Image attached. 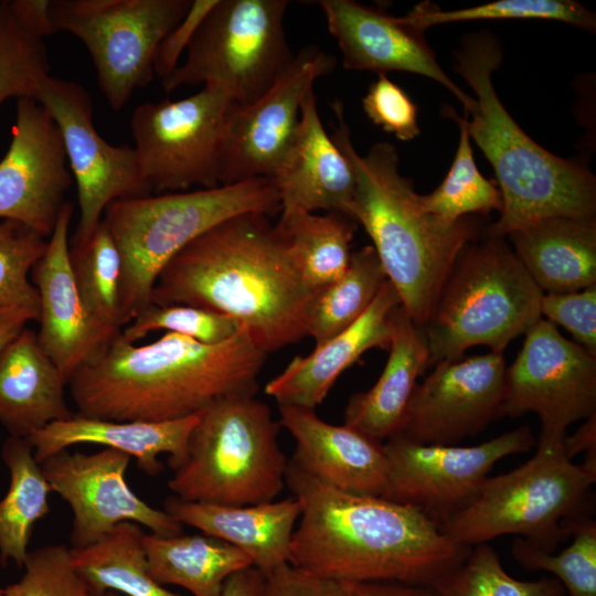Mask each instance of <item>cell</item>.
I'll return each instance as SVG.
<instances>
[{"mask_svg": "<svg viewBox=\"0 0 596 596\" xmlns=\"http://www.w3.org/2000/svg\"><path fill=\"white\" fill-rule=\"evenodd\" d=\"M286 485L300 504L289 564L308 574L430 587L471 550L417 507L334 488L291 460Z\"/></svg>", "mask_w": 596, "mask_h": 596, "instance_id": "cell-1", "label": "cell"}, {"mask_svg": "<svg viewBox=\"0 0 596 596\" xmlns=\"http://www.w3.org/2000/svg\"><path fill=\"white\" fill-rule=\"evenodd\" d=\"M312 292L270 216L252 212L217 223L177 253L156 280L151 304L232 317L268 354L306 336Z\"/></svg>", "mask_w": 596, "mask_h": 596, "instance_id": "cell-2", "label": "cell"}, {"mask_svg": "<svg viewBox=\"0 0 596 596\" xmlns=\"http://www.w3.org/2000/svg\"><path fill=\"white\" fill-rule=\"evenodd\" d=\"M266 356L244 327L216 344L172 332L136 344L119 332L74 372L68 385L76 413L83 416L173 421L227 396H255Z\"/></svg>", "mask_w": 596, "mask_h": 596, "instance_id": "cell-3", "label": "cell"}, {"mask_svg": "<svg viewBox=\"0 0 596 596\" xmlns=\"http://www.w3.org/2000/svg\"><path fill=\"white\" fill-rule=\"evenodd\" d=\"M332 110L337 126L331 138L355 178L349 216L366 231L402 308L423 328L457 257L479 237V222L470 216L447 222L427 212L413 182L400 173L395 147L377 142L359 155L342 103L336 100Z\"/></svg>", "mask_w": 596, "mask_h": 596, "instance_id": "cell-4", "label": "cell"}, {"mask_svg": "<svg viewBox=\"0 0 596 596\" xmlns=\"http://www.w3.org/2000/svg\"><path fill=\"white\" fill-rule=\"evenodd\" d=\"M455 71L475 93L464 118L473 140L492 166L501 194L500 217L483 235L504 237L536 221L566 216L595 219L596 179L581 163L538 145L510 116L492 84L502 62L499 42L488 32L468 36L456 53Z\"/></svg>", "mask_w": 596, "mask_h": 596, "instance_id": "cell-5", "label": "cell"}, {"mask_svg": "<svg viewBox=\"0 0 596 596\" xmlns=\"http://www.w3.org/2000/svg\"><path fill=\"white\" fill-rule=\"evenodd\" d=\"M280 210L276 185L268 178L111 202L103 221L121 258L120 327L151 304L163 267L199 235L242 213L273 216Z\"/></svg>", "mask_w": 596, "mask_h": 596, "instance_id": "cell-6", "label": "cell"}, {"mask_svg": "<svg viewBox=\"0 0 596 596\" xmlns=\"http://www.w3.org/2000/svg\"><path fill=\"white\" fill-rule=\"evenodd\" d=\"M565 436L540 435L530 460L488 477L475 499L440 530L468 547L514 534L545 552H556L573 525L592 517L596 481V467L567 458Z\"/></svg>", "mask_w": 596, "mask_h": 596, "instance_id": "cell-7", "label": "cell"}, {"mask_svg": "<svg viewBox=\"0 0 596 596\" xmlns=\"http://www.w3.org/2000/svg\"><path fill=\"white\" fill-rule=\"evenodd\" d=\"M279 423L253 395L221 398L198 415L187 451L168 487L199 503L252 505L284 490L288 461L277 441Z\"/></svg>", "mask_w": 596, "mask_h": 596, "instance_id": "cell-8", "label": "cell"}, {"mask_svg": "<svg viewBox=\"0 0 596 596\" xmlns=\"http://www.w3.org/2000/svg\"><path fill=\"white\" fill-rule=\"evenodd\" d=\"M542 290L502 237L483 235L457 257L422 328L428 368L475 345L503 353L541 318Z\"/></svg>", "mask_w": 596, "mask_h": 596, "instance_id": "cell-9", "label": "cell"}, {"mask_svg": "<svg viewBox=\"0 0 596 596\" xmlns=\"http://www.w3.org/2000/svg\"><path fill=\"white\" fill-rule=\"evenodd\" d=\"M288 0H217L198 28L182 65L161 85L223 87L237 105L265 94L292 61L285 35Z\"/></svg>", "mask_w": 596, "mask_h": 596, "instance_id": "cell-10", "label": "cell"}, {"mask_svg": "<svg viewBox=\"0 0 596 596\" xmlns=\"http://www.w3.org/2000/svg\"><path fill=\"white\" fill-rule=\"evenodd\" d=\"M192 0H50L56 30L78 38L95 65L109 106L121 109L135 89L153 77L162 39L180 22Z\"/></svg>", "mask_w": 596, "mask_h": 596, "instance_id": "cell-11", "label": "cell"}, {"mask_svg": "<svg viewBox=\"0 0 596 596\" xmlns=\"http://www.w3.org/2000/svg\"><path fill=\"white\" fill-rule=\"evenodd\" d=\"M234 104L226 89L206 84L187 98L143 103L134 110V147L151 191L220 187L226 124Z\"/></svg>", "mask_w": 596, "mask_h": 596, "instance_id": "cell-12", "label": "cell"}, {"mask_svg": "<svg viewBox=\"0 0 596 596\" xmlns=\"http://www.w3.org/2000/svg\"><path fill=\"white\" fill-rule=\"evenodd\" d=\"M535 444L528 426L475 446L421 444L395 434L383 443L389 471L381 497L419 508L440 528L475 499L499 460Z\"/></svg>", "mask_w": 596, "mask_h": 596, "instance_id": "cell-13", "label": "cell"}, {"mask_svg": "<svg viewBox=\"0 0 596 596\" xmlns=\"http://www.w3.org/2000/svg\"><path fill=\"white\" fill-rule=\"evenodd\" d=\"M53 118L75 179L79 221L72 244L85 242L114 201L148 196L135 147L108 143L93 123V100L79 83L45 75L34 98Z\"/></svg>", "mask_w": 596, "mask_h": 596, "instance_id": "cell-14", "label": "cell"}, {"mask_svg": "<svg viewBox=\"0 0 596 596\" xmlns=\"http://www.w3.org/2000/svg\"><path fill=\"white\" fill-rule=\"evenodd\" d=\"M535 414L540 435L563 437L573 423L596 414V355L541 318L507 368L500 417Z\"/></svg>", "mask_w": 596, "mask_h": 596, "instance_id": "cell-15", "label": "cell"}, {"mask_svg": "<svg viewBox=\"0 0 596 596\" xmlns=\"http://www.w3.org/2000/svg\"><path fill=\"white\" fill-rule=\"evenodd\" d=\"M336 58L316 45L295 54L272 87L255 102L234 104L225 130L220 185L272 179L297 128L300 105Z\"/></svg>", "mask_w": 596, "mask_h": 596, "instance_id": "cell-16", "label": "cell"}, {"mask_svg": "<svg viewBox=\"0 0 596 596\" xmlns=\"http://www.w3.org/2000/svg\"><path fill=\"white\" fill-rule=\"evenodd\" d=\"M130 460L125 453L103 448L94 454L63 450L40 464L52 492L72 510L73 550L95 543L121 522L137 523L161 536L183 533L181 523L130 489L125 478Z\"/></svg>", "mask_w": 596, "mask_h": 596, "instance_id": "cell-17", "label": "cell"}, {"mask_svg": "<svg viewBox=\"0 0 596 596\" xmlns=\"http://www.w3.org/2000/svg\"><path fill=\"white\" fill-rule=\"evenodd\" d=\"M416 384L396 433L421 444L458 445L500 418L503 353L441 361Z\"/></svg>", "mask_w": 596, "mask_h": 596, "instance_id": "cell-18", "label": "cell"}, {"mask_svg": "<svg viewBox=\"0 0 596 596\" xmlns=\"http://www.w3.org/2000/svg\"><path fill=\"white\" fill-rule=\"evenodd\" d=\"M72 181L53 118L35 99L19 98L11 141L0 160V217L49 238Z\"/></svg>", "mask_w": 596, "mask_h": 596, "instance_id": "cell-19", "label": "cell"}, {"mask_svg": "<svg viewBox=\"0 0 596 596\" xmlns=\"http://www.w3.org/2000/svg\"><path fill=\"white\" fill-rule=\"evenodd\" d=\"M73 205L65 202L34 265L33 285L39 295L38 341L67 382L120 332L98 321L85 306L71 267L68 227Z\"/></svg>", "mask_w": 596, "mask_h": 596, "instance_id": "cell-20", "label": "cell"}, {"mask_svg": "<svg viewBox=\"0 0 596 596\" xmlns=\"http://www.w3.org/2000/svg\"><path fill=\"white\" fill-rule=\"evenodd\" d=\"M330 34L336 39L343 66L351 71L408 72L446 87L469 113L475 99L443 71L424 31L353 0L318 1Z\"/></svg>", "mask_w": 596, "mask_h": 596, "instance_id": "cell-21", "label": "cell"}, {"mask_svg": "<svg viewBox=\"0 0 596 596\" xmlns=\"http://www.w3.org/2000/svg\"><path fill=\"white\" fill-rule=\"evenodd\" d=\"M272 179L281 210H323L349 216L355 192L354 173L323 128L313 87L301 102L292 140Z\"/></svg>", "mask_w": 596, "mask_h": 596, "instance_id": "cell-22", "label": "cell"}, {"mask_svg": "<svg viewBox=\"0 0 596 596\" xmlns=\"http://www.w3.org/2000/svg\"><path fill=\"white\" fill-rule=\"evenodd\" d=\"M279 425L296 443L295 465L334 488L382 496L389 471L383 443L344 424H329L316 409L279 405Z\"/></svg>", "mask_w": 596, "mask_h": 596, "instance_id": "cell-23", "label": "cell"}, {"mask_svg": "<svg viewBox=\"0 0 596 596\" xmlns=\"http://www.w3.org/2000/svg\"><path fill=\"white\" fill-rule=\"evenodd\" d=\"M401 298L386 279L366 311L349 328L315 347L308 355L295 356L265 386L278 405L316 409L340 374L373 348L389 350L391 315Z\"/></svg>", "mask_w": 596, "mask_h": 596, "instance_id": "cell-24", "label": "cell"}, {"mask_svg": "<svg viewBox=\"0 0 596 596\" xmlns=\"http://www.w3.org/2000/svg\"><path fill=\"white\" fill-rule=\"evenodd\" d=\"M182 525L199 529L245 553L263 575L289 564L300 504L292 496L252 505L199 503L171 497L164 509Z\"/></svg>", "mask_w": 596, "mask_h": 596, "instance_id": "cell-25", "label": "cell"}, {"mask_svg": "<svg viewBox=\"0 0 596 596\" xmlns=\"http://www.w3.org/2000/svg\"><path fill=\"white\" fill-rule=\"evenodd\" d=\"M198 415L166 421H110L83 416L54 422L26 439L39 464L46 458L79 444H95L129 455L137 467L148 476L163 470L158 459L168 454V465L173 469L184 457L188 439Z\"/></svg>", "mask_w": 596, "mask_h": 596, "instance_id": "cell-26", "label": "cell"}, {"mask_svg": "<svg viewBox=\"0 0 596 596\" xmlns=\"http://www.w3.org/2000/svg\"><path fill=\"white\" fill-rule=\"evenodd\" d=\"M66 377L24 328L0 350V424L10 436L28 438L73 416L65 400Z\"/></svg>", "mask_w": 596, "mask_h": 596, "instance_id": "cell-27", "label": "cell"}, {"mask_svg": "<svg viewBox=\"0 0 596 596\" xmlns=\"http://www.w3.org/2000/svg\"><path fill=\"white\" fill-rule=\"evenodd\" d=\"M392 337L386 364L375 384L352 395L344 409V425L383 443L403 422L416 380L428 368L429 351L422 328L402 306L391 315Z\"/></svg>", "mask_w": 596, "mask_h": 596, "instance_id": "cell-28", "label": "cell"}, {"mask_svg": "<svg viewBox=\"0 0 596 596\" xmlns=\"http://www.w3.org/2000/svg\"><path fill=\"white\" fill-rule=\"evenodd\" d=\"M507 236L543 294L577 291L596 285V217H547Z\"/></svg>", "mask_w": 596, "mask_h": 596, "instance_id": "cell-29", "label": "cell"}, {"mask_svg": "<svg viewBox=\"0 0 596 596\" xmlns=\"http://www.w3.org/2000/svg\"><path fill=\"white\" fill-rule=\"evenodd\" d=\"M143 546L156 582L183 587L192 596H222L224 583L232 574L253 566L241 550L204 533H145Z\"/></svg>", "mask_w": 596, "mask_h": 596, "instance_id": "cell-30", "label": "cell"}, {"mask_svg": "<svg viewBox=\"0 0 596 596\" xmlns=\"http://www.w3.org/2000/svg\"><path fill=\"white\" fill-rule=\"evenodd\" d=\"M276 223L305 286L315 291L347 269L358 223L348 215H318L301 209H284Z\"/></svg>", "mask_w": 596, "mask_h": 596, "instance_id": "cell-31", "label": "cell"}, {"mask_svg": "<svg viewBox=\"0 0 596 596\" xmlns=\"http://www.w3.org/2000/svg\"><path fill=\"white\" fill-rule=\"evenodd\" d=\"M9 488L0 500V563L22 567L35 523L50 513L52 492L26 438L10 436L1 447Z\"/></svg>", "mask_w": 596, "mask_h": 596, "instance_id": "cell-32", "label": "cell"}, {"mask_svg": "<svg viewBox=\"0 0 596 596\" xmlns=\"http://www.w3.org/2000/svg\"><path fill=\"white\" fill-rule=\"evenodd\" d=\"M145 532L121 522L95 543L73 550V563L94 593L111 590L124 596H183L152 577L143 546Z\"/></svg>", "mask_w": 596, "mask_h": 596, "instance_id": "cell-33", "label": "cell"}, {"mask_svg": "<svg viewBox=\"0 0 596 596\" xmlns=\"http://www.w3.org/2000/svg\"><path fill=\"white\" fill-rule=\"evenodd\" d=\"M386 279L372 245L353 252L345 272L312 292L306 310V336L318 345L349 328L366 311Z\"/></svg>", "mask_w": 596, "mask_h": 596, "instance_id": "cell-34", "label": "cell"}, {"mask_svg": "<svg viewBox=\"0 0 596 596\" xmlns=\"http://www.w3.org/2000/svg\"><path fill=\"white\" fill-rule=\"evenodd\" d=\"M70 259L77 289L89 312L103 324L120 329L121 258L103 219L85 242L70 245Z\"/></svg>", "mask_w": 596, "mask_h": 596, "instance_id": "cell-35", "label": "cell"}, {"mask_svg": "<svg viewBox=\"0 0 596 596\" xmlns=\"http://www.w3.org/2000/svg\"><path fill=\"white\" fill-rule=\"evenodd\" d=\"M446 113L459 127V142L444 181L429 194L421 195L424 209L447 222H457L470 214L487 215L493 210L500 212L499 188L496 181L479 172L464 118L453 108H447Z\"/></svg>", "mask_w": 596, "mask_h": 596, "instance_id": "cell-36", "label": "cell"}, {"mask_svg": "<svg viewBox=\"0 0 596 596\" xmlns=\"http://www.w3.org/2000/svg\"><path fill=\"white\" fill-rule=\"evenodd\" d=\"M439 596H564L555 577L517 579L508 574L488 543L471 547L467 557L430 586Z\"/></svg>", "mask_w": 596, "mask_h": 596, "instance_id": "cell-37", "label": "cell"}, {"mask_svg": "<svg viewBox=\"0 0 596 596\" xmlns=\"http://www.w3.org/2000/svg\"><path fill=\"white\" fill-rule=\"evenodd\" d=\"M401 19L422 31L432 25L473 20L544 19L595 31L596 17L573 0H498L475 7L445 11L425 1Z\"/></svg>", "mask_w": 596, "mask_h": 596, "instance_id": "cell-38", "label": "cell"}, {"mask_svg": "<svg viewBox=\"0 0 596 596\" xmlns=\"http://www.w3.org/2000/svg\"><path fill=\"white\" fill-rule=\"evenodd\" d=\"M571 536L567 547L553 553L515 538L511 554L525 570L553 574L568 596H596V521L592 517L579 520Z\"/></svg>", "mask_w": 596, "mask_h": 596, "instance_id": "cell-39", "label": "cell"}, {"mask_svg": "<svg viewBox=\"0 0 596 596\" xmlns=\"http://www.w3.org/2000/svg\"><path fill=\"white\" fill-rule=\"evenodd\" d=\"M50 62L43 40L14 19L9 0H0V105L11 97L34 98Z\"/></svg>", "mask_w": 596, "mask_h": 596, "instance_id": "cell-40", "label": "cell"}, {"mask_svg": "<svg viewBox=\"0 0 596 596\" xmlns=\"http://www.w3.org/2000/svg\"><path fill=\"white\" fill-rule=\"evenodd\" d=\"M46 247L47 240L29 226L0 222V309H26L39 319V295L29 274Z\"/></svg>", "mask_w": 596, "mask_h": 596, "instance_id": "cell-41", "label": "cell"}, {"mask_svg": "<svg viewBox=\"0 0 596 596\" xmlns=\"http://www.w3.org/2000/svg\"><path fill=\"white\" fill-rule=\"evenodd\" d=\"M242 328L238 320L205 308L150 304L120 334L126 341L136 343L152 331L164 330L204 344H216L231 339Z\"/></svg>", "mask_w": 596, "mask_h": 596, "instance_id": "cell-42", "label": "cell"}, {"mask_svg": "<svg viewBox=\"0 0 596 596\" xmlns=\"http://www.w3.org/2000/svg\"><path fill=\"white\" fill-rule=\"evenodd\" d=\"M19 581L4 588L6 596H93L73 563L72 549L47 544L29 551Z\"/></svg>", "mask_w": 596, "mask_h": 596, "instance_id": "cell-43", "label": "cell"}, {"mask_svg": "<svg viewBox=\"0 0 596 596\" xmlns=\"http://www.w3.org/2000/svg\"><path fill=\"white\" fill-rule=\"evenodd\" d=\"M362 107L374 125L402 141L419 135L417 106L386 74H377V78L370 84L362 98Z\"/></svg>", "mask_w": 596, "mask_h": 596, "instance_id": "cell-44", "label": "cell"}, {"mask_svg": "<svg viewBox=\"0 0 596 596\" xmlns=\"http://www.w3.org/2000/svg\"><path fill=\"white\" fill-rule=\"evenodd\" d=\"M541 316L562 326L593 355H596V285L568 292L543 294Z\"/></svg>", "mask_w": 596, "mask_h": 596, "instance_id": "cell-45", "label": "cell"}, {"mask_svg": "<svg viewBox=\"0 0 596 596\" xmlns=\"http://www.w3.org/2000/svg\"><path fill=\"white\" fill-rule=\"evenodd\" d=\"M260 596H351L345 583L315 576L290 564L264 575Z\"/></svg>", "mask_w": 596, "mask_h": 596, "instance_id": "cell-46", "label": "cell"}, {"mask_svg": "<svg viewBox=\"0 0 596 596\" xmlns=\"http://www.w3.org/2000/svg\"><path fill=\"white\" fill-rule=\"evenodd\" d=\"M217 0H192L185 15L160 42L153 58V72L161 79L178 66V60L187 50L201 22Z\"/></svg>", "mask_w": 596, "mask_h": 596, "instance_id": "cell-47", "label": "cell"}, {"mask_svg": "<svg viewBox=\"0 0 596 596\" xmlns=\"http://www.w3.org/2000/svg\"><path fill=\"white\" fill-rule=\"evenodd\" d=\"M17 22L31 35L43 40L56 32L50 17V0H9Z\"/></svg>", "mask_w": 596, "mask_h": 596, "instance_id": "cell-48", "label": "cell"}, {"mask_svg": "<svg viewBox=\"0 0 596 596\" xmlns=\"http://www.w3.org/2000/svg\"><path fill=\"white\" fill-rule=\"evenodd\" d=\"M351 596H439L429 586L398 583H345Z\"/></svg>", "mask_w": 596, "mask_h": 596, "instance_id": "cell-49", "label": "cell"}, {"mask_svg": "<svg viewBox=\"0 0 596 596\" xmlns=\"http://www.w3.org/2000/svg\"><path fill=\"white\" fill-rule=\"evenodd\" d=\"M563 447L571 460L583 451L585 457L596 458V414L585 418L573 435L566 434Z\"/></svg>", "mask_w": 596, "mask_h": 596, "instance_id": "cell-50", "label": "cell"}, {"mask_svg": "<svg viewBox=\"0 0 596 596\" xmlns=\"http://www.w3.org/2000/svg\"><path fill=\"white\" fill-rule=\"evenodd\" d=\"M264 575L254 566L232 574L224 583L222 596H260Z\"/></svg>", "mask_w": 596, "mask_h": 596, "instance_id": "cell-51", "label": "cell"}, {"mask_svg": "<svg viewBox=\"0 0 596 596\" xmlns=\"http://www.w3.org/2000/svg\"><path fill=\"white\" fill-rule=\"evenodd\" d=\"M38 321V316L26 309H0V350L10 343L30 321Z\"/></svg>", "mask_w": 596, "mask_h": 596, "instance_id": "cell-52", "label": "cell"}, {"mask_svg": "<svg viewBox=\"0 0 596 596\" xmlns=\"http://www.w3.org/2000/svg\"><path fill=\"white\" fill-rule=\"evenodd\" d=\"M93 596H124V595L111 592V590H106L102 593H94Z\"/></svg>", "mask_w": 596, "mask_h": 596, "instance_id": "cell-53", "label": "cell"}, {"mask_svg": "<svg viewBox=\"0 0 596 596\" xmlns=\"http://www.w3.org/2000/svg\"><path fill=\"white\" fill-rule=\"evenodd\" d=\"M0 596H6L4 588H0Z\"/></svg>", "mask_w": 596, "mask_h": 596, "instance_id": "cell-54", "label": "cell"}]
</instances>
